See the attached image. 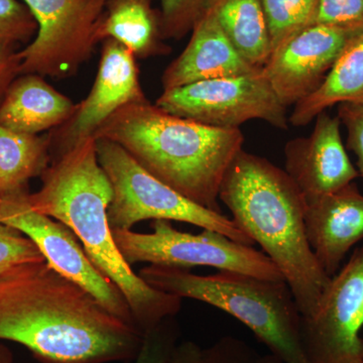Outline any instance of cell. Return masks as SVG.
Instances as JSON below:
<instances>
[{
	"instance_id": "f546056e",
	"label": "cell",
	"mask_w": 363,
	"mask_h": 363,
	"mask_svg": "<svg viewBox=\"0 0 363 363\" xmlns=\"http://www.w3.org/2000/svg\"><path fill=\"white\" fill-rule=\"evenodd\" d=\"M18 45L0 40V104L6 96L9 86L18 77L21 57Z\"/></svg>"
},
{
	"instance_id": "7402d4cb",
	"label": "cell",
	"mask_w": 363,
	"mask_h": 363,
	"mask_svg": "<svg viewBox=\"0 0 363 363\" xmlns=\"http://www.w3.org/2000/svg\"><path fill=\"white\" fill-rule=\"evenodd\" d=\"M272 52L311 25L319 0H262ZM271 52V55H272Z\"/></svg>"
},
{
	"instance_id": "3957f363",
	"label": "cell",
	"mask_w": 363,
	"mask_h": 363,
	"mask_svg": "<svg viewBox=\"0 0 363 363\" xmlns=\"http://www.w3.org/2000/svg\"><path fill=\"white\" fill-rule=\"evenodd\" d=\"M219 200L281 272L302 317L311 316L331 278L308 241L305 197L285 169L242 149L227 169Z\"/></svg>"
},
{
	"instance_id": "f1b7e54d",
	"label": "cell",
	"mask_w": 363,
	"mask_h": 363,
	"mask_svg": "<svg viewBox=\"0 0 363 363\" xmlns=\"http://www.w3.org/2000/svg\"><path fill=\"white\" fill-rule=\"evenodd\" d=\"M259 355L238 338H222L203 350V363H259Z\"/></svg>"
},
{
	"instance_id": "603a6c76",
	"label": "cell",
	"mask_w": 363,
	"mask_h": 363,
	"mask_svg": "<svg viewBox=\"0 0 363 363\" xmlns=\"http://www.w3.org/2000/svg\"><path fill=\"white\" fill-rule=\"evenodd\" d=\"M179 338L180 328L176 316L162 320L161 323L143 334L135 363H169L178 347Z\"/></svg>"
},
{
	"instance_id": "4316f807",
	"label": "cell",
	"mask_w": 363,
	"mask_h": 363,
	"mask_svg": "<svg viewBox=\"0 0 363 363\" xmlns=\"http://www.w3.org/2000/svg\"><path fill=\"white\" fill-rule=\"evenodd\" d=\"M313 25L363 30V0H319L310 26Z\"/></svg>"
},
{
	"instance_id": "d6a6232c",
	"label": "cell",
	"mask_w": 363,
	"mask_h": 363,
	"mask_svg": "<svg viewBox=\"0 0 363 363\" xmlns=\"http://www.w3.org/2000/svg\"><path fill=\"white\" fill-rule=\"evenodd\" d=\"M259 363H285L281 362L279 358L274 357V354L266 355L259 358Z\"/></svg>"
},
{
	"instance_id": "e0dca14e",
	"label": "cell",
	"mask_w": 363,
	"mask_h": 363,
	"mask_svg": "<svg viewBox=\"0 0 363 363\" xmlns=\"http://www.w3.org/2000/svg\"><path fill=\"white\" fill-rule=\"evenodd\" d=\"M78 104L50 85L45 77L25 74L14 79L0 104V126L26 135H40L63 125Z\"/></svg>"
},
{
	"instance_id": "ac0fdd59",
	"label": "cell",
	"mask_w": 363,
	"mask_h": 363,
	"mask_svg": "<svg viewBox=\"0 0 363 363\" xmlns=\"http://www.w3.org/2000/svg\"><path fill=\"white\" fill-rule=\"evenodd\" d=\"M154 0H106L99 30L100 42L116 40L135 59L164 56L171 47L164 42L161 13Z\"/></svg>"
},
{
	"instance_id": "44dd1931",
	"label": "cell",
	"mask_w": 363,
	"mask_h": 363,
	"mask_svg": "<svg viewBox=\"0 0 363 363\" xmlns=\"http://www.w3.org/2000/svg\"><path fill=\"white\" fill-rule=\"evenodd\" d=\"M228 39L250 65L262 68L271 40L262 0H206Z\"/></svg>"
},
{
	"instance_id": "484cf974",
	"label": "cell",
	"mask_w": 363,
	"mask_h": 363,
	"mask_svg": "<svg viewBox=\"0 0 363 363\" xmlns=\"http://www.w3.org/2000/svg\"><path fill=\"white\" fill-rule=\"evenodd\" d=\"M45 262L39 248L28 236L0 222V274L28 262Z\"/></svg>"
},
{
	"instance_id": "4dcf8cb0",
	"label": "cell",
	"mask_w": 363,
	"mask_h": 363,
	"mask_svg": "<svg viewBox=\"0 0 363 363\" xmlns=\"http://www.w3.org/2000/svg\"><path fill=\"white\" fill-rule=\"evenodd\" d=\"M169 363H203V350L193 341L179 343Z\"/></svg>"
},
{
	"instance_id": "4fadbf2b",
	"label": "cell",
	"mask_w": 363,
	"mask_h": 363,
	"mask_svg": "<svg viewBox=\"0 0 363 363\" xmlns=\"http://www.w3.org/2000/svg\"><path fill=\"white\" fill-rule=\"evenodd\" d=\"M147 99L133 52L116 40H104L99 67L89 94L78 104L77 111L67 123L49 133L52 157L94 135L124 105Z\"/></svg>"
},
{
	"instance_id": "83f0119b",
	"label": "cell",
	"mask_w": 363,
	"mask_h": 363,
	"mask_svg": "<svg viewBox=\"0 0 363 363\" xmlns=\"http://www.w3.org/2000/svg\"><path fill=\"white\" fill-rule=\"evenodd\" d=\"M337 117L347 133L346 145L357 157L358 174L363 182V104H339Z\"/></svg>"
},
{
	"instance_id": "7a4b0ae2",
	"label": "cell",
	"mask_w": 363,
	"mask_h": 363,
	"mask_svg": "<svg viewBox=\"0 0 363 363\" xmlns=\"http://www.w3.org/2000/svg\"><path fill=\"white\" fill-rule=\"evenodd\" d=\"M52 159L40 176L42 187L26 195L30 208L73 231L93 264L123 294L143 334L176 316L182 298L145 283L117 247L108 222L113 190L98 161L94 136Z\"/></svg>"
},
{
	"instance_id": "9c48e42d",
	"label": "cell",
	"mask_w": 363,
	"mask_h": 363,
	"mask_svg": "<svg viewBox=\"0 0 363 363\" xmlns=\"http://www.w3.org/2000/svg\"><path fill=\"white\" fill-rule=\"evenodd\" d=\"M156 105L174 116L219 128H240L260 119L279 130L289 128L286 107L262 68L247 75L210 79L164 90Z\"/></svg>"
},
{
	"instance_id": "e575fe53",
	"label": "cell",
	"mask_w": 363,
	"mask_h": 363,
	"mask_svg": "<svg viewBox=\"0 0 363 363\" xmlns=\"http://www.w3.org/2000/svg\"><path fill=\"white\" fill-rule=\"evenodd\" d=\"M359 363H363V362H359Z\"/></svg>"
},
{
	"instance_id": "d6986e66",
	"label": "cell",
	"mask_w": 363,
	"mask_h": 363,
	"mask_svg": "<svg viewBox=\"0 0 363 363\" xmlns=\"http://www.w3.org/2000/svg\"><path fill=\"white\" fill-rule=\"evenodd\" d=\"M342 104H363V33L344 50L322 84L294 105L289 123L307 125L322 112Z\"/></svg>"
},
{
	"instance_id": "2e32d148",
	"label": "cell",
	"mask_w": 363,
	"mask_h": 363,
	"mask_svg": "<svg viewBox=\"0 0 363 363\" xmlns=\"http://www.w3.org/2000/svg\"><path fill=\"white\" fill-rule=\"evenodd\" d=\"M188 45L162 73V91L210 79L235 77L257 71L234 48L213 9L205 6Z\"/></svg>"
},
{
	"instance_id": "cb8c5ba5",
	"label": "cell",
	"mask_w": 363,
	"mask_h": 363,
	"mask_svg": "<svg viewBox=\"0 0 363 363\" xmlns=\"http://www.w3.org/2000/svg\"><path fill=\"white\" fill-rule=\"evenodd\" d=\"M206 0H161L162 32L164 40H180L191 33Z\"/></svg>"
},
{
	"instance_id": "836d02e7",
	"label": "cell",
	"mask_w": 363,
	"mask_h": 363,
	"mask_svg": "<svg viewBox=\"0 0 363 363\" xmlns=\"http://www.w3.org/2000/svg\"><path fill=\"white\" fill-rule=\"evenodd\" d=\"M0 202H1V198H0Z\"/></svg>"
},
{
	"instance_id": "277c9868",
	"label": "cell",
	"mask_w": 363,
	"mask_h": 363,
	"mask_svg": "<svg viewBox=\"0 0 363 363\" xmlns=\"http://www.w3.org/2000/svg\"><path fill=\"white\" fill-rule=\"evenodd\" d=\"M93 136L121 145L157 180L219 213L222 181L245 143L240 128L176 116L147 99L124 105Z\"/></svg>"
},
{
	"instance_id": "ba28073f",
	"label": "cell",
	"mask_w": 363,
	"mask_h": 363,
	"mask_svg": "<svg viewBox=\"0 0 363 363\" xmlns=\"http://www.w3.org/2000/svg\"><path fill=\"white\" fill-rule=\"evenodd\" d=\"M38 23L35 39L18 52V74L75 75L99 44L106 0H23Z\"/></svg>"
},
{
	"instance_id": "5bb4252c",
	"label": "cell",
	"mask_w": 363,
	"mask_h": 363,
	"mask_svg": "<svg viewBox=\"0 0 363 363\" xmlns=\"http://www.w3.org/2000/svg\"><path fill=\"white\" fill-rule=\"evenodd\" d=\"M314 130L285 147L286 173L306 201L336 192L359 178L341 138L337 116L322 112L314 119Z\"/></svg>"
},
{
	"instance_id": "30bf717a",
	"label": "cell",
	"mask_w": 363,
	"mask_h": 363,
	"mask_svg": "<svg viewBox=\"0 0 363 363\" xmlns=\"http://www.w3.org/2000/svg\"><path fill=\"white\" fill-rule=\"evenodd\" d=\"M363 245L332 277L301 337L309 363L363 362Z\"/></svg>"
},
{
	"instance_id": "5b68a950",
	"label": "cell",
	"mask_w": 363,
	"mask_h": 363,
	"mask_svg": "<svg viewBox=\"0 0 363 363\" xmlns=\"http://www.w3.org/2000/svg\"><path fill=\"white\" fill-rule=\"evenodd\" d=\"M140 277L152 288L206 303L228 313L253 332L285 363H309L301 337L302 315L285 281L219 271L197 276L178 267H143Z\"/></svg>"
},
{
	"instance_id": "6da1fadb",
	"label": "cell",
	"mask_w": 363,
	"mask_h": 363,
	"mask_svg": "<svg viewBox=\"0 0 363 363\" xmlns=\"http://www.w3.org/2000/svg\"><path fill=\"white\" fill-rule=\"evenodd\" d=\"M0 341L40 363H109L135 359L143 333L45 260L0 274Z\"/></svg>"
},
{
	"instance_id": "8fae6325",
	"label": "cell",
	"mask_w": 363,
	"mask_h": 363,
	"mask_svg": "<svg viewBox=\"0 0 363 363\" xmlns=\"http://www.w3.org/2000/svg\"><path fill=\"white\" fill-rule=\"evenodd\" d=\"M28 194L2 198L0 222L28 236L54 271L89 293L114 316L136 326L123 294L93 264L73 231L32 209Z\"/></svg>"
},
{
	"instance_id": "8992f818",
	"label": "cell",
	"mask_w": 363,
	"mask_h": 363,
	"mask_svg": "<svg viewBox=\"0 0 363 363\" xmlns=\"http://www.w3.org/2000/svg\"><path fill=\"white\" fill-rule=\"evenodd\" d=\"M95 140L98 161L113 190L108 208L112 230H130L145 220H174L216 231L241 245H255L233 219L196 204L157 180L121 145L104 138Z\"/></svg>"
},
{
	"instance_id": "52a82bcc",
	"label": "cell",
	"mask_w": 363,
	"mask_h": 363,
	"mask_svg": "<svg viewBox=\"0 0 363 363\" xmlns=\"http://www.w3.org/2000/svg\"><path fill=\"white\" fill-rule=\"evenodd\" d=\"M152 227V233H138L131 229L112 230L119 252L130 266L149 262L152 266L183 269L208 267L285 281L264 252L235 242L223 234L209 229H203L199 234L182 233L168 220H154Z\"/></svg>"
},
{
	"instance_id": "9a60e30c",
	"label": "cell",
	"mask_w": 363,
	"mask_h": 363,
	"mask_svg": "<svg viewBox=\"0 0 363 363\" xmlns=\"http://www.w3.org/2000/svg\"><path fill=\"white\" fill-rule=\"evenodd\" d=\"M305 224L310 247L332 278L351 248L363 240V195L357 184L306 201Z\"/></svg>"
},
{
	"instance_id": "d4e9b609",
	"label": "cell",
	"mask_w": 363,
	"mask_h": 363,
	"mask_svg": "<svg viewBox=\"0 0 363 363\" xmlns=\"http://www.w3.org/2000/svg\"><path fill=\"white\" fill-rule=\"evenodd\" d=\"M38 23L28 7L18 0H0V40L16 45L35 39Z\"/></svg>"
},
{
	"instance_id": "1f68e13d",
	"label": "cell",
	"mask_w": 363,
	"mask_h": 363,
	"mask_svg": "<svg viewBox=\"0 0 363 363\" xmlns=\"http://www.w3.org/2000/svg\"><path fill=\"white\" fill-rule=\"evenodd\" d=\"M0 363H13V352L1 341H0Z\"/></svg>"
},
{
	"instance_id": "7c38bea8",
	"label": "cell",
	"mask_w": 363,
	"mask_h": 363,
	"mask_svg": "<svg viewBox=\"0 0 363 363\" xmlns=\"http://www.w3.org/2000/svg\"><path fill=\"white\" fill-rule=\"evenodd\" d=\"M362 33V28L313 25L272 52L262 72L281 104L288 108L314 92Z\"/></svg>"
},
{
	"instance_id": "ffe728a7",
	"label": "cell",
	"mask_w": 363,
	"mask_h": 363,
	"mask_svg": "<svg viewBox=\"0 0 363 363\" xmlns=\"http://www.w3.org/2000/svg\"><path fill=\"white\" fill-rule=\"evenodd\" d=\"M52 161L50 135H26L0 126V198L26 194L28 182Z\"/></svg>"
}]
</instances>
